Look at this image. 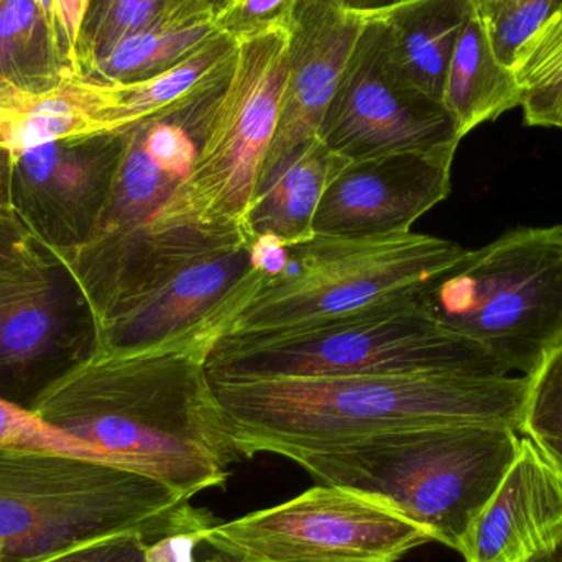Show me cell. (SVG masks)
Instances as JSON below:
<instances>
[{
	"label": "cell",
	"instance_id": "1",
	"mask_svg": "<svg viewBox=\"0 0 562 562\" xmlns=\"http://www.w3.org/2000/svg\"><path fill=\"white\" fill-rule=\"evenodd\" d=\"M226 333L206 327L132 353L94 352L30 412L101 461L138 472L191 501L224 488L243 461L206 372Z\"/></svg>",
	"mask_w": 562,
	"mask_h": 562
},
{
	"label": "cell",
	"instance_id": "2",
	"mask_svg": "<svg viewBox=\"0 0 562 562\" xmlns=\"http://www.w3.org/2000/svg\"><path fill=\"white\" fill-rule=\"evenodd\" d=\"M240 458L294 459L406 429L492 426L520 432L530 379L462 373H379L213 379Z\"/></svg>",
	"mask_w": 562,
	"mask_h": 562
},
{
	"label": "cell",
	"instance_id": "3",
	"mask_svg": "<svg viewBox=\"0 0 562 562\" xmlns=\"http://www.w3.org/2000/svg\"><path fill=\"white\" fill-rule=\"evenodd\" d=\"M216 524L138 472L71 452L0 446V562H42L115 535Z\"/></svg>",
	"mask_w": 562,
	"mask_h": 562
},
{
	"label": "cell",
	"instance_id": "4",
	"mask_svg": "<svg viewBox=\"0 0 562 562\" xmlns=\"http://www.w3.org/2000/svg\"><path fill=\"white\" fill-rule=\"evenodd\" d=\"M520 442L514 429L442 426L370 436L293 462L316 484L375 498L428 531L435 543L458 551Z\"/></svg>",
	"mask_w": 562,
	"mask_h": 562
},
{
	"label": "cell",
	"instance_id": "5",
	"mask_svg": "<svg viewBox=\"0 0 562 562\" xmlns=\"http://www.w3.org/2000/svg\"><path fill=\"white\" fill-rule=\"evenodd\" d=\"M213 379H286L379 373L510 375L477 344L446 329L418 297L277 336L221 337L206 362Z\"/></svg>",
	"mask_w": 562,
	"mask_h": 562
},
{
	"label": "cell",
	"instance_id": "6",
	"mask_svg": "<svg viewBox=\"0 0 562 562\" xmlns=\"http://www.w3.org/2000/svg\"><path fill=\"white\" fill-rule=\"evenodd\" d=\"M418 300L505 372L535 375L562 346V226L524 227L465 250Z\"/></svg>",
	"mask_w": 562,
	"mask_h": 562
},
{
	"label": "cell",
	"instance_id": "7",
	"mask_svg": "<svg viewBox=\"0 0 562 562\" xmlns=\"http://www.w3.org/2000/svg\"><path fill=\"white\" fill-rule=\"evenodd\" d=\"M465 249L428 234L314 236L286 247V263L262 281L226 334L277 336L418 297ZM224 334V336H226Z\"/></svg>",
	"mask_w": 562,
	"mask_h": 562
},
{
	"label": "cell",
	"instance_id": "8",
	"mask_svg": "<svg viewBox=\"0 0 562 562\" xmlns=\"http://www.w3.org/2000/svg\"><path fill=\"white\" fill-rule=\"evenodd\" d=\"M231 72L127 128V147L98 233L82 249L56 254L81 284L95 323L155 259L151 227L190 177Z\"/></svg>",
	"mask_w": 562,
	"mask_h": 562
},
{
	"label": "cell",
	"instance_id": "9",
	"mask_svg": "<svg viewBox=\"0 0 562 562\" xmlns=\"http://www.w3.org/2000/svg\"><path fill=\"white\" fill-rule=\"evenodd\" d=\"M286 68V26L239 40L193 170L155 220V240L177 231L246 236L244 216L276 134Z\"/></svg>",
	"mask_w": 562,
	"mask_h": 562
},
{
	"label": "cell",
	"instance_id": "10",
	"mask_svg": "<svg viewBox=\"0 0 562 562\" xmlns=\"http://www.w3.org/2000/svg\"><path fill=\"white\" fill-rule=\"evenodd\" d=\"M203 543L246 562H398L435 540L375 498L317 484L276 507L217 521Z\"/></svg>",
	"mask_w": 562,
	"mask_h": 562
},
{
	"label": "cell",
	"instance_id": "11",
	"mask_svg": "<svg viewBox=\"0 0 562 562\" xmlns=\"http://www.w3.org/2000/svg\"><path fill=\"white\" fill-rule=\"evenodd\" d=\"M266 277L250 240L157 254L98 321L95 352H138L206 327L227 330Z\"/></svg>",
	"mask_w": 562,
	"mask_h": 562
},
{
	"label": "cell",
	"instance_id": "12",
	"mask_svg": "<svg viewBox=\"0 0 562 562\" xmlns=\"http://www.w3.org/2000/svg\"><path fill=\"white\" fill-rule=\"evenodd\" d=\"M319 138L356 161L409 151L454 157L462 135L442 102L395 75L385 25L370 15L324 115Z\"/></svg>",
	"mask_w": 562,
	"mask_h": 562
},
{
	"label": "cell",
	"instance_id": "13",
	"mask_svg": "<svg viewBox=\"0 0 562 562\" xmlns=\"http://www.w3.org/2000/svg\"><path fill=\"white\" fill-rule=\"evenodd\" d=\"M95 347L94 311L65 260L0 270V398L32 408Z\"/></svg>",
	"mask_w": 562,
	"mask_h": 562
},
{
	"label": "cell",
	"instance_id": "14",
	"mask_svg": "<svg viewBox=\"0 0 562 562\" xmlns=\"http://www.w3.org/2000/svg\"><path fill=\"white\" fill-rule=\"evenodd\" d=\"M127 147V131L49 142L16 155L10 206L58 256L98 233Z\"/></svg>",
	"mask_w": 562,
	"mask_h": 562
},
{
	"label": "cell",
	"instance_id": "15",
	"mask_svg": "<svg viewBox=\"0 0 562 562\" xmlns=\"http://www.w3.org/2000/svg\"><path fill=\"white\" fill-rule=\"evenodd\" d=\"M366 22V15L334 0L294 2L286 23L288 68L279 121L254 200L319 137L324 115Z\"/></svg>",
	"mask_w": 562,
	"mask_h": 562
},
{
	"label": "cell",
	"instance_id": "16",
	"mask_svg": "<svg viewBox=\"0 0 562 562\" xmlns=\"http://www.w3.org/2000/svg\"><path fill=\"white\" fill-rule=\"evenodd\" d=\"M454 157L438 154L383 155L349 161L317 206L314 234L382 237L412 226L451 194Z\"/></svg>",
	"mask_w": 562,
	"mask_h": 562
},
{
	"label": "cell",
	"instance_id": "17",
	"mask_svg": "<svg viewBox=\"0 0 562 562\" xmlns=\"http://www.w3.org/2000/svg\"><path fill=\"white\" fill-rule=\"evenodd\" d=\"M562 540V472L521 435L517 458L459 543L464 562H530Z\"/></svg>",
	"mask_w": 562,
	"mask_h": 562
},
{
	"label": "cell",
	"instance_id": "18",
	"mask_svg": "<svg viewBox=\"0 0 562 562\" xmlns=\"http://www.w3.org/2000/svg\"><path fill=\"white\" fill-rule=\"evenodd\" d=\"M474 12V0H402L376 13L386 29L395 75L442 102L449 63Z\"/></svg>",
	"mask_w": 562,
	"mask_h": 562
},
{
	"label": "cell",
	"instance_id": "19",
	"mask_svg": "<svg viewBox=\"0 0 562 562\" xmlns=\"http://www.w3.org/2000/svg\"><path fill=\"white\" fill-rule=\"evenodd\" d=\"M95 134L108 131L94 79L72 75L46 91H25L0 81V144L15 157L49 142Z\"/></svg>",
	"mask_w": 562,
	"mask_h": 562
},
{
	"label": "cell",
	"instance_id": "20",
	"mask_svg": "<svg viewBox=\"0 0 562 562\" xmlns=\"http://www.w3.org/2000/svg\"><path fill=\"white\" fill-rule=\"evenodd\" d=\"M347 164L319 137L314 138L250 204L243 223L247 239L269 237L284 246L313 239L317 206Z\"/></svg>",
	"mask_w": 562,
	"mask_h": 562
},
{
	"label": "cell",
	"instance_id": "21",
	"mask_svg": "<svg viewBox=\"0 0 562 562\" xmlns=\"http://www.w3.org/2000/svg\"><path fill=\"white\" fill-rule=\"evenodd\" d=\"M234 36L220 32L193 55L155 78L131 85L99 82L101 119L108 132H124L161 114L233 71L237 56Z\"/></svg>",
	"mask_w": 562,
	"mask_h": 562
},
{
	"label": "cell",
	"instance_id": "22",
	"mask_svg": "<svg viewBox=\"0 0 562 562\" xmlns=\"http://www.w3.org/2000/svg\"><path fill=\"white\" fill-rule=\"evenodd\" d=\"M520 102L521 88L514 69L495 55L487 32L474 12L449 63L442 104L451 112L464 138L479 125L520 108Z\"/></svg>",
	"mask_w": 562,
	"mask_h": 562
},
{
	"label": "cell",
	"instance_id": "23",
	"mask_svg": "<svg viewBox=\"0 0 562 562\" xmlns=\"http://www.w3.org/2000/svg\"><path fill=\"white\" fill-rule=\"evenodd\" d=\"M72 75L38 2L0 0V81L46 91Z\"/></svg>",
	"mask_w": 562,
	"mask_h": 562
},
{
	"label": "cell",
	"instance_id": "24",
	"mask_svg": "<svg viewBox=\"0 0 562 562\" xmlns=\"http://www.w3.org/2000/svg\"><path fill=\"white\" fill-rule=\"evenodd\" d=\"M216 33L213 16L148 26L121 40L85 76L109 85L145 81L193 55Z\"/></svg>",
	"mask_w": 562,
	"mask_h": 562
},
{
	"label": "cell",
	"instance_id": "25",
	"mask_svg": "<svg viewBox=\"0 0 562 562\" xmlns=\"http://www.w3.org/2000/svg\"><path fill=\"white\" fill-rule=\"evenodd\" d=\"M204 16L214 19L203 0H91L76 48L78 75L85 76L132 33L160 23Z\"/></svg>",
	"mask_w": 562,
	"mask_h": 562
},
{
	"label": "cell",
	"instance_id": "26",
	"mask_svg": "<svg viewBox=\"0 0 562 562\" xmlns=\"http://www.w3.org/2000/svg\"><path fill=\"white\" fill-rule=\"evenodd\" d=\"M514 72L525 125L562 132V10L520 53Z\"/></svg>",
	"mask_w": 562,
	"mask_h": 562
},
{
	"label": "cell",
	"instance_id": "27",
	"mask_svg": "<svg viewBox=\"0 0 562 562\" xmlns=\"http://www.w3.org/2000/svg\"><path fill=\"white\" fill-rule=\"evenodd\" d=\"M562 0H474L495 55L514 69L520 53L560 10Z\"/></svg>",
	"mask_w": 562,
	"mask_h": 562
},
{
	"label": "cell",
	"instance_id": "28",
	"mask_svg": "<svg viewBox=\"0 0 562 562\" xmlns=\"http://www.w3.org/2000/svg\"><path fill=\"white\" fill-rule=\"evenodd\" d=\"M528 379L520 435L533 441L562 445V346Z\"/></svg>",
	"mask_w": 562,
	"mask_h": 562
},
{
	"label": "cell",
	"instance_id": "29",
	"mask_svg": "<svg viewBox=\"0 0 562 562\" xmlns=\"http://www.w3.org/2000/svg\"><path fill=\"white\" fill-rule=\"evenodd\" d=\"M0 446L71 452V454L101 461L94 451L86 448L71 436L46 425L30 409L3 398H0Z\"/></svg>",
	"mask_w": 562,
	"mask_h": 562
},
{
	"label": "cell",
	"instance_id": "30",
	"mask_svg": "<svg viewBox=\"0 0 562 562\" xmlns=\"http://www.w3.org/2000/svg\"><path fill=\"white\" fill-rule=\"evenodd\" d=\"M294 2L296 0H233L214 16V25L239 42L273 26H286Z\"/></svg>",
	"mask_w": 562,
	"mask_h": 562
},
{
	"label": "cell",
	"instance_id": "31",
	"mask_svg": "<svg viewBox=\"0 0 562 562\" xmlns=\"http://www.w3.org/2000/svg\"><path fill=\"white\" fill-rule=\"evenodd\" d=\"M55 257L52 249L30 233L12 207L0 204V270L43 266Z\"/></svg>",
	"mask_w": 562,
	"mask_h": 562
},
{
	"label": "cell",
	"instance_id": "32",
	"mask_svg": "<svg viewBox=\"0 0 562 562\" xmlns=\"http://www.w3.org/2000/svg\"><path fill=\"white\" fill-rule=\"evenodd\" d=\"M161 537L165 535L142 533V531L115 535V537L72 548L42 562H151L148 554L151 541Z\"/></svg>",
	"mask_w": 562,
	"mask_h": 562
},
{
	"label": "cell",
	"instance_id": "33",
	"mask_svg": "<svg viewBox=\"0 0 562 562\" xmlns=\"http://www.w3.org/2000/svg\"><path fill=\"white\" fill-rule=\"evenodd\" d=\"M15 155L0 144V204L10 206V196H12V173Z\"/></svg>",
	"mask_w": 562,
	"mask_h": 562
},
{
	"label": "cell",
	"instance_id": "34",
	"mask_svg": "<svg viewBox=\"0 0 562 562\" xmlns=\"http://www.w3.org/2000/svg\"><path fill=\"white\" fill-rule=\"evenodd\" d=\"M334 2L340 3V5L352 10V12L370 16L390 9V7L402 2V0H334Z\"/></svg>",
	"mask_w": 562,
	"mask_h": 562
},
{
	"label": "cell",
	"instance_id": "35",
	"mask_svg": "<svg viewBox=\"0 0 562 562\" xmlns=\"http://www.w3.org/2000/svg\"><path fill=\"white\" fill-rule=\"evenodd\" d=\"M541 451L551 459L554 465L562 472V445L561 442L535 441Z\"/></svg>",
	"mask_w": 562,
	"mask_h": 562
},
{
	"label": "cell",
	"instance_id": "36",
	"mask_svg": "<svg viewBox=\"0 0 562 562\" xmlns=\"http://www.w3.org/2000/svg\"><path fill=\"white\" fill-rule=\"evenodd\" d=\"M206 547V544H204ZM207 553L203 558H196V562H246L239 560V558L231 557V554L223 553V551L213 550V548L206 547Z\"/></svg>",
	"mask_w": 562,
	"mask_h": 562
},
{
	"label": "cell",
	"instance_id": "37",
	"mask_svg": "<svg viewBox=\"0 0 562 562\" xmlns=\"http://www.w3.org/2000/svg\"><path fill=\"white\" fill-rule=\"evenodd\" d=\"M530 562H562V540L553 550L547 551V553L535 558V560Z\"/></svg>",
	"mask_w": 562,
	"mask_h": 562
},
{
	"label": "cell",
	"instance_id": "38",
	"mask_svg": "<svg viewBox=\"0 0 562 562\" xmlns=\"http://www.w3.org/2000/svg\"><path fill=\"white\" fill-rule=\"evenodd\" d=\"M203 2L206 3L207 9H210L211 12H213V15L216 16L217 13L223 12L224 7H226L231 0H203Z\"/></svg>",
	"mask_w": 562,
	"mask_h": 562
},
{
	"label": "cell",
	"instance_id": "39",
	"mask_svg": "<svg viewBox=\"0 0 562 562\" xmlns=\"http://www.w3.org/2000/svg\"><path fill=\"white\" fill-rule=\"evenodd\" d=\"M560 10H562V3H561V7H560Z\"/></svg>",
	"mask_w": 562,
	"mask_h": 562
},
{
	"label": "cell",
	"instance_id": "40",
	"mask_svg": "<svg viewBox=\"0 0 562 562\" xmlns=\"http://www.w3.org/2000/svg\"><path fill=\"white\" fill-rule=\"evenodd\" d=\"M231 2H233V0H231Z\"/></svg>",
	"mask_w": 562,
	"mask_h": 562
}]
</instances>
